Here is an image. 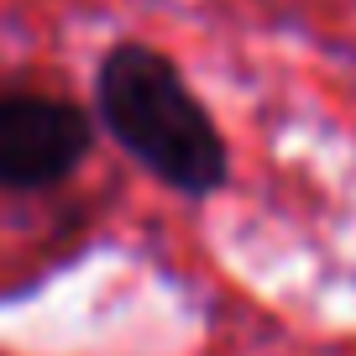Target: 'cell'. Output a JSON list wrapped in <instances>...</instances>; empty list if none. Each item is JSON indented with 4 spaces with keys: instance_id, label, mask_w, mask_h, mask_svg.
Returning a JSON list of instances; mask_svg holds the SVG:
<instances>
[{
    "instance_id": "1",
    "label": "cell",
    "mask_w": 356,
    "mask_h": 356,
    "mask_svg": "<svg viewBox=\"0 0 356 356\" xmlns=\"http://www.w3.org/2000/svg\"><path fill=\"white\" fill-rule=\"evenodd\" d=\"M95 105L121 152L136 157L173 194L210 200L225 189L231 178L225 136L168 53L147 42H115L95 74Z\"/></svg>"
},
{
    "instance_id": "2",
    "label": "cell",
    "mask_w": 356,
    "mask_h": 356,
    "mask_svg": "<svg viewBox=\"0 0 356 356\" xmlns=\"http://www.w3.org/2000/svg\"><path fill=\"white\" fill-rule=\"evenodd\" d=\"M95 147V126L58 95H0V189H58Z\"/></svg>"
}]
</instances>
